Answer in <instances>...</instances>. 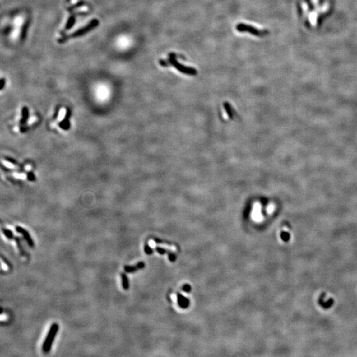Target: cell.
<instances>
[{
	"instance_id": "cell-1",
	"label": "cell",
	"mask_w": 357,
	"mask_h": 357,
	"mask_svg": "<svg viewBox=\"0 0 357 357\" xmlns=\"http://www.w3.org/2000/svg\"><path fill=\"white\" fill-rule=\"evenodd\" d=\"M99 20H97L96 19H94L91 20V21L89 22L88 24H87L86 26H84V27L79 29L77 30L74 31L73 33H72L70 35H63L62 37L58 39V43H60V44H64V43H66V42H67L69 40H70L71 39H76V38L81 37V36H85L87 33H90L91 31H92L93 30L97 28L99 26Z\"/></svg>"
},
{
	"instance_id": "cell-2",
	"label": "cell",
	"mask_w": 357,
	"mask_h": 357,
	"mask_svg": "<svg viewBox=\"0 0 357 357\" xmlns=\"http://www.w3.org/2000/svg\"><path fill=\"white\" fill-rule=\"evenodd\" d=\"M177 55L175 54H170L169 56V59H168L167 61L165 60H160V64L161 66H162L163 67H168V66H173V67H174L176 70H177L178 71H179L180 72L183 73H185V74L187 75H195L197 74V70L195 69V68H192L191 67H187L185 65H183L182 64H181L180 62H178V60L177 59Z\"/></svg>"
},
{
	"instance_id": "cell-3",
	"label": "cell",
	"mask_w": 357,
	"mask_h": 357,
	"mask_svg": "<svg viewBox=\"0 0 357 357\" xmlns=\"http://www.w3.org/2000/svg\"><path fill=\"white\" fill-rule=\"evenodd\" d=\"M59 325L57 323H54L51 325L49 332L47 334L46 337L43 345V350L46 353H48L51 350L52 345L54 343V340L58 332Z\"/></svg>"
},
{
	"instance_id": "cell-4",
	"label": "cell",
	"mask_w": 357,
	"mask_h": 357,
	"mask_svg": "<svg viewBox=\"0 0 357 357\" xmlns=\"http://www.w3.org/2000/svg\"><path fill=\"white\" fill-rule=\"evenodd\" d=\"M236 30L239 33H248L254 36H259V37H262V36H266L267 34H268V31L267 30H260L259 29L253 27V26L244 23H239L236 26Z\"/></svg>"
},
{
	"instance_id": "cell-5",
	"label": "cell",
	"mask_w": 357,
	"mask_h": 357,
	"mask_svg": "<svg viewBox=\"0 0 357 357\" xmlns=\"http://www.w3.org/2000/svg\"><path fill=\"white\" fill-rule=\"evenodd\" d=\"M146 264L143 261H140L139 262H138L137 264L136 265H126L124 267V270L126 272H128V273H134V272H136L138 270H141V269H143L145 268Z\"/></svg>"
},
{
	"instance_id": "cell-6",
	"label": "cell",
	"mask_w": 357,
	"mask_h": 357,
	"mask_svg": "<svg viewBox=\"0 0 357 357\" xmlns=\"http://www.w3.org/2000/svg\"><path fill=\"white\" fill-rule=\"evenodd\" d=\"M323 294H324V293L321 296L319 297V303L323 308H325V309L329 308L330 307H332L333 306L334 300H333V298H329V300L327 302H325L323 300Z\"/></svg>"
},
{
	"instance_id": "cell-7",
	"label": "cell",
	"mask_w": 357,
	"mask_h": 357,
	"mask_svg": "<svg viewBox=\"0 0 357 357\" xmlns=\"http://www.w3.org/2000/svg\"><path fill=\"white\" fill-rule=\"evenodd\" d=\"M76 21V15H71V16L69 17V19H67V21L65 27H64V31H67V30H70L73 27V26H74Z\"/></svg>"
},
{
	"instance_id": "cell-8",
	"label": "cell",
	"mask_w": 357,
	"mask_h": 357,
	"mask_svg": "<svg viewBox=\"0 0 357 357\" xmlns=\"http://www.w3.org/2000/svg\"><path fill=\"white\" fill-rule=\"evenodd\" d=\"M17 232H20V233H22V234L25 235V239H27V241H28V243H29V244L30 245V247H33V246H34L33 241L32 239H31V238L30 237V235H29V234L27 232V231H26V230H24V229H23L22 228H21V227H18V228H17Z\"/></svg>"
},
{
	"instance_id": "cell-9",
	"label": "cell",
	"mask_w": 357,
	"mask_h": 357,
	"mask_svg": "<svg viewBox=\"0 0 357 357\" xmlns=\"http://www.w3.org/2000/svg\"><path fill=\"white\" fill-rule=\"evenodd\" d=\"M29 117V109L27 107H23L21 111V124H25L27 121Z\"/></svg>"
},
{
	"instance_id": "cell-10",
	"label": "cell",
	"mask_w": 357,
	"mask_h": 357,
	"mask_svg": "<svg viewBox=\"0 0 357 357\" xmlns=\"http://www.w3.org/2000/svg\"><path fill=\"white\" fill-rule=\"evenodd\" d=\"M120 276H121L122 286H123V289L125 290H128L130 288V283H129V280L128 279L127 275H126L124 272H122Z\"/></svg>"
},
{
	"instance_id": "cell-11",
	"label": "cell",
	"mask_w": 357,
	"mask_h": 357,
	"mask_svg": "<svg viewBox=\"0 0 357 357\" xmlns=\"http://www.w3.org/2000/svg\"><path fill=\"white\" fill-rule=\"evenodd\" d=\"M144 252L147 255H151L153 253L154 250L152 249L148 243H146L144 245Z\"/></svg>"
},
{
	"instance_id": "cell-12",
	"label": "cell",
	"mask_w": 357,
	"mask_h": 357,
	"mask_svg": "<svg viewBox=\"0 0 357 357\" xmlns=\"http://www.w3.org/2000/svg\"><path fill=\"white\" fill-rule=\"evenodd\" d=\"M84 5H85V3H84L83 2H80L77 3L76 4L73 5V6L70 7L69 8L67 9V10H68V11H70V12H71V11H73V9H76V8H77V7H81V6H84Z\"/></svg>"
},
{
	"instance_id": "cell-13",
	"label": "cell",
	"mask_w": 357,
	"mask_h": 357,
	"mask_svg": "<svg viewBox=\"0 0 357 357\" xmlns=\"http://www.w3.org/2000/svg\"><path fill=\"white\" fill-rule=\"evenodd\" d=\"M66 113V111L65 109H62L60 110V113H59V115H58V120L59 121H62V120H63V118H64V117L65 116Z\"/></svg>"
},
{
	"instance_id": "cell-14",
	"label": "cell",
	"mask_w": 357,
	"mask_h": 357,
	"mask_svg": "<svg viewBox=\"0 0 357 357\" xmlns=\"http://www.w3.org/2000/svg\"><path fill=\"white\" fill-rule=\"evenodd\" d=\"M27 178H28V180L30 181H33L35 180V175L32 172H29L28 174L27 175Z\"/></svg>"
},
{
	"instance_id": "cell-15",
	"label": "cell",
	"mask_w": 357,
	"mask_h": 357,
	"mask_svg": "<svg viewBox=\"0 0 357 357\" xmlns=\"http://www.w3.org/2000/svg\"><path fill=\"white\" fill-rule=\"evenodd\" d=\"M282 239L285 241H288L290 239V234H288V232H283L282 234Z\"/></svg>"
},
{
	"instance_id": "cell-16",
	"label": "cell",
	"mask_w": 357,
	"mask_h": 357,
	"mask_svg": "<svg viewBox=\"0 0 357 357\" xmlns=\"http://www.w3.org/2000/svg\"><path fill=\"white\" fill-rule=\"evenodd\" d=\"M0 264H1L2 269H3L4 271H7V270H8L7 266L6 264H5L4 262H3V261H2L1 259H0Z\"/></svg>"
},
{
	"instance_id": "cell-17",
	"label": "cell",
	"mask_w": 357,
	"mask_h": 357,
	"mask_svg": "<svg viewBox=\"0 0 357 357\" xmlns=\"http://www.w3.org/2000/svg\"><path fill=\"white\" fill-rule=\"evenodd\" d=\"M8 318V316L6 314L0 315V321H6Z\"/></svg>"
},
{
	"instance_id": "cell-18",
	"label": "cell",
	"mask_w": 357,
	"mask_h": 357,
	"mask_svg": "<svg viewBox=\"0 0 357 357\" xmlns=\"http://www.w3.org/2000/svg\"><path fill=\"white\" fill-rule=\"evenodd\" d=\"M4 85H5V80H0V89H2L3 88Z\"/></svg>"
}]
</instances>
